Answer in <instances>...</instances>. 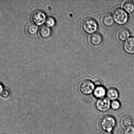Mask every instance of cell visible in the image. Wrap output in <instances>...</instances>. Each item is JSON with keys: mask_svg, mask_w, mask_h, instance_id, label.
I'll return each instance as SVG.
<instances>
[{"mask_svg": "<svg viewBox=\"0 0 134 134\" xmlns=\"http://www.w3.org/2000/svg\"><path fill=\"white\" fill-rule=\"evenodd\" d=\"M83 28L88 33H93L98 28V22L94 18L91 16L86 17L82 22Z\"/></svg>", "mask_w": 134, "mask_h": 134, "instance_id": "6da1fadb", "label": "cell"}, {"mask_svg": "<svg viewBox=\"0 0 134 134\" xmlns=\"http://www.w3.org/2000/svg\"><path fill=\"white\" fill-rule=\"evenodd\" d=\"M114 20L119 24H123L126 23L128 19V15L125 10L120 8H115L112 12Z\"/></svg>", "mask_w": 134, "mask_h": 134, "instance_id": "7a4b0ae2", "label": "cell"}, {"mask_svg": "<svg viewBox=\"0 0 134 134\" xmlns=\"http://www.w3.org/2000/svg\"><path fill=\"white\" fill-rule=\"evenodd\" d=\"M116 124L115 118L110 115H107L102 118L101 120V127L105 131L111 132Z\"/></svg>", "mask_w": 134, "mask_h": 134, "instance_id": "3957f363", "label": "cell"}, {"mask_svg": "<svg viewBox=\"0 0 134 134\" xmlns=\"http://www.w3.org/2000/svg\"><path fill=\"white\" fill-rule=\"evenodd\" d=\"M79 88L80 91L85 94H89L92 93L94 89V85L90 80H83L80 83Z\"/></svg>", "mask_w": 134, "mask_h": 134, "instance_id": "277c9868", "label": "cell"}, {"mask_svg": "<svg viewBox=\"0 0 134 134\" xmlns=\"http://www.w3.org/2000/svg\"><path fill=\"white\" fill-rule=\"evenodd\" d=\"M31 18L34 23L35 24L40 25L45 20V14L42 10L37 9L34 10L31 13Z\"/></svg>", "mask_w": 134, "mask_h": 134, "instance_id": "5b68a950", "label": "cell"}, {"mask_svg": "<svg viewBox=\"0 0 134 134\" xmlns=\"http://www.w3.org/2000/svg\"><path fill=\"white\" fill-rule=\"evenodd\" d=\"M111 103L108 98H100L97 101L96 106L97 108L100 111H107L111 106Z\"/></svg>", "mask_w": 134, "mask_h": 134, "instance_id": "8992f818", "label": "cell"}, {"mask_svg": "<svg viewBox=\"0 0 134 134\" xmlns=\"http://www.w3.org/2000/svg\"><path fill=\"white\" fill-rule=\"evenodd\" d=\"M124 48L128 53H134V37H130L125 41L124 43Z\"/></svg>", "mask_w": 134, "mask_h": 134, "instance_id": "52a82bcc", "label": "cell"}, {"mask_svg": "<svg viewBox=\"0 0 134 134\" xmlns=\"http://www.w3.org/2000/svg\"><path fill=\"white\" fill-rule=\"evenodd\" d=\"M114 18L111 13L107 12L104 13L101 17V20L104 24L110 26L113 24Z\"/></svg>", "mask_w": 134, "mask_h": 134, "instance_id": "ba28073f", "label": "cell"}, {"mask_svg": "<svg viewBox=\"0 0 134 134\" xmlns=\"http://www.w3.org/2000/svg\"><path fill=\"white\" fill-rule=\"evenodd\" d=\"M130 34L129 29L125 27H120L117 32V36L119 39L124 40L128 38Z\"/></svg>", "mask_w": 134, "mask_h": 134, "instance_id": "9c48e42d", "label": "cell"}, {"mask_svg": "<svg viewBox=\"0 0 134 134\" xmlns=\"http://www.w3.org/2000/svg\"><path fill=\"white\" fill-rule=\"evenodd\" d=\"M102 37L101 35L98 32L93 33L90 35V43L94 45H98L101 42Z\"/></svg>", "mask_w": 134, "mask_h": 134, "instance_id": "30bf717a", "label": "cell"}, {"mask_svg": "<svg viewBox=\"0 0 134 134\" xmlns=\"http://www.w3.org/2000/svg\"><path fill=\"white\" fill-rule=\"evenodd\" d=\"M106 93L107 92L105 88L101 86H97L94 89L93 93L94 96L99 98H103Z\"/></svg>", "mask_w": 134, "mask_h": 134, "instance_id": "8fae6325", "label": "cell"}, {"mask_svg": "<svg viewBox=\"0 0 134 134\" xmlns=\"http://www.w3.org/2000/svg\"><path fill=\"white\" fill-rule=\"evenodd\" d=\"M106 94L108 99L111 100H115L119 97V91L114 88H111L109 89Z\"/></svg>", "mask_w": 134, "mask_h": 134, "instance_id": "7c38bea8", "label": "cell"}, {"mask_svg": "<svg viewBox=\"0 0 134 134\" xmlns=\"http://www.w3.org/2000/svg\"><path fill=\"white\" fill-rule=\"evenodd\" d=\"M38 29L37 26L34 23H28L25 27V30L28 34L30 35H34L36 34Z\"/></svg>", "mask_w": 134, "mask_h": 134, "instance_id": "4fadbf2b", "label": "cell"}, {"mask_svg": "<svg viewBox=\"0 0 134 134\" xmlns=\"http://www.w3.org/2000/svg\"><path fill=\"white\" fill-rule=\"evenodd\" d=\"M40 36L43 38H47L50 35V29L48 26H43L41 27L39 31Z\"/></svg>", "mask_w": 134, "mask_h": 134, "instance_id": "5bb4252c", "label": "cell"}, {"mask_svg": "<svg viewBox=\"0 0 134 134\" xmlns=\"http://www.w3.org/2000/svg\"><path fill=\"white\" fill-rule=\"evenodd\" d=\"M123 7L126 11L132 13L134 11V2L131 1H126L123 3Z\"/></svg>", "mask_w": 134, "mask_h": 134, "instance_id": "9a60e30c", "label": "cell"}, {"mask_svg": "<svg viewBox=\"0 0 134 134\" xmlns=\"http://www.w3.org/2000/svg\"><path fill=\"white\" fill-rule=\"evenodd\" d=\"M133 121L130 116L126 115L123 117L121 119V123L124 127H128L132 126Z\"/></svg>", "mask_w": 134, "mask_h": 134, "instance_id": "2e32d148", "label": "cell"}, {"mask_svg": "<svg viewBox=\"0 0 134 134\" xmlns=\"http://www.w3.org/2000/svg\"><path fill=\"white\" fill-rule=\"evenodd\" d=\"M45 23L48 27H52L55 25V19L52 17L49 16L46 19Z\"/></svg>", "mask_w": 134, "mask_h": 134, "instance_id": "e0dca14e", "label": "cell"}, {"mask_svg": "<svg viewBox=\"0 0 134 134\" xmlns=\"http://www.w3.org/2000/svg\"><path fill=\"white\" fill-rule=\"evenodd\" d=\"M121 106L120 102L119 101L115 100H113L111 104V106L113 109L117 110L120 108Z\"/></svg>", "mask_w": 134, "mask_h": 134, "instance_id": "ac0fdd59", "label": "cell"}, {"mask_svg": "<svg viewBox=\"0 0 134 134\" xmlns=\"http://www.w3.org/2000/svg\"><path fill=\"white\" fill-rule=\"evenodd\" d=\"M123 134H134V127L131 126L126 127L123 131Z\"/></svg>", "mask_w": 134, "mask_h": 134, "instance_id": "d6986e66", "label": "cell"}, {"mask_svg": "<svg viewBox=\"0 0 134 134\" xmlns=\"http://www.w3.org/2000/svg\"><path fill=\"white\" fill-rule=\"evenodd\" d=\"M1 95L4 98H7L10 95V92L8 89H5L2 92Z\"/></svg>", "mask_w": 134, "mask_h": 134, "instance_id": "ffe728a7", "label": "cell"}, {"mask_svg": "<svg viewBox=\"0 0 134 134\" xmlns=\"http://www.w3.org/2000/svg\"><path fill=\"white\" fill-rule=\"evenodd\" d=\"M93 83H94V85H97V86H101V81L100 80L98 79L94 80Z\"/></svg>", "mask_w": 134, "mask_h": 134, "instance_id": "44dd1931", "label": "cell"}, {"mask_svg": "<svg viewBox=\"0 0 134 134\" xmlns=\"http://www.w3.org/2000/svg\"><path fill=\"white\" fill-rule=\"evenodd\" d=\"M4 90L3 85L0 82V94H2Z\"/></svg>", "mask_w": 134, "mask_h": 134, "instance_id": "7402d4cb", "label": "cell"}, {"mask_svg": "<svg viewBox=\"0 0 134 134\" xmlns=\"http://www.w3.org/2000/svg\"><path fill=\"white\" fill-rule=\"evenodd\" d=\"M101 134H112L111 132H108V131H104L102 132Z\"/></svg>", "mask_w": 134, "mask_h": 134, "instance_id": "603a6c76", "label": "cell"}]
</instances>
